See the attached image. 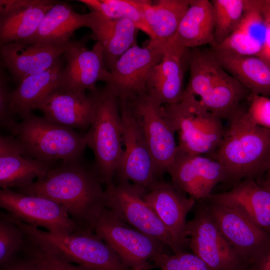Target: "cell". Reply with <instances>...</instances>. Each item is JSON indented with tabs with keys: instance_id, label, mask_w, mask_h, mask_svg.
<instances>
[{
	"instance_id": "cell-1",
	"label": "cell",
	"mask_w": 270,
	"mask_h": 270,
	"mask_svg": "<svg viewBox=\"0 0 270 270\" xmlns=\"http://www.w3.org/2000/svg\"><path fill=\"white\" fill-rule=\"evenodd\" d=\"M102 184L94 166H90L80 160L62 162L18 192L55 202L80 226L90 229L106 207Z\"/></svg>"
},
{
	"instance_id": "cell-2",
	"label": "cell",
	"mask_w": 270,
	"mask_h": 270,
	"mask_svg": "<svg viewBox=\"0 0 270 270\" xmlns=\"http://www.w3.org/2000/svg\"><path fill=\"white\" fill-rule=\"evenodd\" d=\"M228 120L220 145L208 156L224 166L228 182L234 184L267 172L270 167V129L254 122L243 105Z\"/></svg>"
},
{
	"instance_id": "cell-3",
	"label": "cell",
	"mask_w": 270,
	"mask_h": 270,
	"mask_svg": "<svg viewBox=\"0 0 270 270\" xmlns=\"http://www.w3.org/2000/svg\"><path fill=\"white\" fill-rule=\"evenodd\" d=\"M93 104L87 146L94 156V167L102 184H113L116 172L124 154L122 122L118 97L106 86L88 94Z\"/></svg>"
},
{
	"instance_id": "cell-4",
	"label": "cell",
	"mask_w": 270,
	"mask_h": 270,
	"mask_svg": "<svg viewBox=\"0 0 270 270\" xmlns=\"http://www.w3.org/2000/svg\"><path fill=\"white\" fill-rule=\"evenodd\" d=\"M13 218L30 242L50 250L70 262L92 270H132L90 229L56 234Z\"/></svg>"
},
{
	"instance_id": "cell-5",
	"label": "cell",
	"mask_w": 270,
	"mask_h": 270,
	"mask_svg": "<svg viewBox=\"0 0 270 270\" xmlns=\"http://www.w3.org/2000/svg\"><path fill=\"white\" fill-rule=\"evenodd\" d=\"M10 132L22 146L25 155L44 162L82 160L87 146L85 133L54 124L44 116L30 114Z\"/></svg>"
},
{
	"instance_id": "cell-6",
	"label": "cell",
	"mask_w": 270,
	"mask_h": 270,
	"mask_svg": "<svg viewBox=\"0 0 270 270\" xmlns=\"http://www.w3.org/2000/svg\"><path fill=\"white\" fill-rule=\"evenodd\" d=\"M163 106L178 134L179 150L195 155L213 154L224 132L220 118L184 92L178 102Z\"/></svg>"
},
{
	"instance_id": "cell-7",
	"label": "cell",
	"mask_w": 270,
	"mask_h": 270,
	"mask_svg": "<svg viewBox=\"0 0 270 270\" xmlns=\"http://www.w3.org/2000/svg\"><path fill=\"white\" fill-rule=\"evenodd\" d=\"M147 192L129 181H118L104 190L105 206L126 224L169 246L174 253L185 251L186 248L172 237L144 200Z\"/></svg>"
},
{
	"instance_id": "cell-8",
	"label": "cell",
	"mask_w": 270,
	"mask_h": 270,
	"mask_svg": "<svg viewBox=\"0 0 270 270\" xmlns=\"http://www.w3.org/2000/svg\"><path fill=\"white\" fill-rule=\"evenodd\" d=\"M90 228L105 242L132 270H150L149 260L163 252L160 240L129 227L105 207Z\"/></svg>"
},
{
	"instance_id": "cell-9",
	"label": "cell",
	"mask_w": 270,
	"mask_h": 270,
	"mask_svg": "<svg viewBox=\"0 0 270 270\" xmlns=\"http://www.w3.org/2000/svg\"><path fill=\"white\" fill-rule=\"evenodd\" d=\"M140 126L160 178L178 150L176 131L162 105L147 94L127 100Z\"/></svg>"
},
{
	"instance_id": "cell-10",
	"label": "cell",
	"mask_w": 270,
	"mask_h": 270,
	"mask_svg": "<svg viewBox=\"0 0 270 270\" xmlns=\"http://www.w3.org/2000/svg\"><path fill=\"white\" fill-rule=\"evenodd\" d=\"M124 154L114 176L148 191L158 180L153 159L140 126L126 99L118 98Z\"/></svg>"
},
{
	"instance_id": "cell-11",
	"label": "cell",
	"mask_w": 270,
	"mask_h": 270,
	"mask_svg": "<svg viewBox=\"0 0 270 270\" xmlns=\"http://www.w3.org/2000/svg\"><path fill=\"white\" fill-rule=\"evenodd\" d=\"M189 248L210 270H236L249 264L234 250L210 216L204 202L187 222Z\"/></svg>"
},
{
	"instance_id": "cell-12",
	"label": "cell",
	"mask_w": 270,
	"mask_h": 270,
	"mask_svg": "<svg viewBox=\"0 0 270 270\" xmlns=\"http://www.w3.org/2000/svg\"><path fill=\"white\" fill-rule=\"evenodd\" d=\"M0 206L14 218L36 228H44L50 232L70 234L86 228L59 204L42 196L2 188Z\"/></svg>"
},
{
	"instance_id": "cell-13",
	"label": "cell",
	"mask_w": 270,
	"mask_h": 270,
	"mask_svg": "<svg viewBox=\"0 0 270 270\" xmlns=\"http://www.w3.org/2000/svg\"><path fill=\"white\" fill-rule=\"evenodd\" d=\"M164 45L150 40L146 46H135L117 60L106 86L118 98L129 100L146 92V82L153 68L162 58Z\"/></svg>"
},
{
	"instance_id": "cell-14",
	"label": "cell",
	"mask_w": 270,
	"mask_h": 270,
	"mask_svg": "<svg viewBox=\"0 0 270 270\" xmlns=\"http://www.w3.org/2000/svg\"><path fill=\"white\" fill-rule=\"evenodd\" d=\"M203 202L224 237L247 263L270 248V233L240 212L223 204Z\"/></svg>"
},
{
	"instance_id": "cell-15",
	"label": "cell",
	"mask_w": 270,
	"mask_h": 270,
	"mask_svg": "<svg viewBox=\"0 0 270 270\" xmlns=\"http://www.w3.org/2000/svg\"><path fill=\"white\" fill-rule=\"evenodd\" d=\"M172 184L194 200L204 201L220 182H228L224 166L204 155L192 154L178 150L167 172Z\"/></svg>"
},
{
	"instance_id": "cell-16",
	"label": "cell",
	"mask_w": 270,
	"mask_h": 270,
	"mask_svg": "<svg viewBox=\"0 0 270 270\" xmlns=\"http://www.w3.org/2000/svg\"><path fill=\"white\" fill-rule=\"evenodd\" d=\"M190 52V49L170 42L164 44L162 58L151 70L146 82V94L158 104H172L180 100Z\"/></svg>"
},
{
	"instance_id": "cell-17",
	"label": "cell",
	"mask_w": 270,
	"mask_h": 270,
	"mask_svg": "<svg viewBox=\"0 0 270 270\" xmlns=\"http://www.w3.org/2000/svg\"><path fill=\"white\" fill-rule=\"evenodd\" d=\"M66 61L61 85L80 90L94 91L96 83H107L110 72L107 69L104 57L103 48L98 42L90 50L84 41L70 40L64 54Z\"/></svg>"
},
{
	"instance_id": "cell-18",
	"label": "cell",
	"mask_w": 270,
	"mask_h": 270,
	"mask_svg": "<svg viewBox=\"0 0 270 270\" xmlns=\"http://www.w3.org/2000/svg\"><path fill=\"white\" fill-rule=\"evenodd\" d=\"M144 200L156 212L172 237L186 248L189 239L185 234L186 217L196 200L172 184L160 180L144 196Z\"/></svg>"
},
{
	"instance_id": "cell-19",
	"label": "cell",
	"mask_w": 270,
	"mask_h": 270,
	"mask_svg": "<svg viewBox=\"0 0 270 270\" xmlns=\"http://www.w3.org/2000/svg\"><path fill=\"white\" fill-rule=\"evenodd\" d=\"M57 2L51 0H0V46L32 37L46 13Z\"/></svg>"
},
{
	"instance_id": "cell-20",
	"label": "cell",
	"mask_w": 270,
	"mask_h": 270,
	"mask_svg": "<svg viewBox=\"0 0 270 270\" xmlns=\"http://www.w3.org/2000/svg\"><path fill=\"white\" fill-rule=\"evenodd\" d=\"M69 42L58 45L12 42L0 46V56L14 79L20 83L25 78L52 66L64 54Z\"/></svg>"
},
{
	"instance_id": "cell-21",
	"label": "cell",
	"mask_w": 270,
	"mask_h": 270,
	"mask_svg": "<svg viewBox=\"0 0 270 270\" xmlns=\"http://www.w3.org/2000/svg\"><path fill=\"white\" fill-rule=\"evenodd\" d=\"M37 108L54 124L83 130L90 126L93 104L85 90L71 89L60 84L45 97Z\"/></svg>"
},
{
	"instance_id": "cell-22",
	"label": "cell",
	"mask_w": 270,
	"mask_h": 270,
	"mask_svg": "<svg viewBox=\"0 0 270 270\" xmlns=\"http://www.w3.org/2000/svg\"><path fill=\"white\" fill-rule=\"evenodd\" d=\"M205 200L230 206L270 233V184L261 185L254 178H246L228 190L211 194Z\"/></svg>"
},
{
	"instance_id": "cell-23",
	"label": "cell",
	"mask_w": 270,
	"mask_h": 270,
	"mask_svg": "<svg viewBox=\"0 0 270 270\" xmlns=\"http://www.w3.org/2000/svg\"><path fill=\"white\" fill-rule=\"evenodd\" d=\"M52 162L40 160L25 155L24 150L12 135L0 136V186L2 188L26 187L35 178L44 176Z\"/></svg>"
},
{
	"instance_id": "cell-24",
	"label": "cell",
	"mask_w": 270,
	"mask_h": 270,
	"mask_svg": "<svg viewBox=\"0 0 270 270\" xmlns=\"http://www.w3.org/2000/svg\"><path fill=\"white\" fill-rule=\"evenodd\" d=\"M92 18L88 28L93 38L103 48L106 66L110 71L126 52L138 45L136 38L139 29L128 19H111L90 12Z\"/></svg>"
},
{
	"instance_id": "cell-25",
	"label": "cell",
	"mask_w": 270,
	"mask_h": 270,
	"mask_svg": "<svg viewBox=\"0 0 270 270\" xmlns=\"http://www.w3.org/2000/svg\"><path fill=\"white\" fill-rule=\"evenodd\" d=\"M262 2L263 0H248L238 26L224 42L212 48L240 56H257L262 48L266 32Z\"/></svg>"
},
{
	"instance_id": "cell-26",
	"label": "cell",
	"mask_w": 270,
	"mask_h": 270,
	"mask_svg": "<svg viewBox=\"0 0 270 270\" xmlns=\"http://www.w3.org/2000/svg\"><path fill=\"white\" fill-rule=\"evenodd\" d=\"M92 13L76 12L68 4L58 2L45 14L36 33L22 42L55 45L68 43L74 32L82 27L88 28Z\"/></svg>"
},
{
	"instance_id": "cell-27",
	"label": "cell",
	"mask_w": 270,
	"mask_h": 270,
	"mask_svg": "<svg viewBox=\"0 0 270 270\" xmlns=\"http://www.w3.org/2000/svg\"><path fill=\"white\" fill-rule=\"evenodd\" d=\"M64 66L61 58L46 70L28 76L19 83L10 94L12 115L22 119L31 114L45 97L62 84Z\"/></svg>"
},
{
	"instance_id": "cell-28",
	"label": "cell",
	"mask_w": 270,
	"mask_h": 270,
	"mask_svg": "<svg viewBox=\"0 0 270 270\" xmlns=\"http://www.w3.org/2000/svg\"><path fill=\"white\" fill-rule=\"evenodd\" d=\"M214 14L208 0H190L174 36L169 42L189 49L209 45L216 46Z\"/></svg>"
},
{
	"instance_id": "cell-29",
	"label": "cell",
	"mask_w": 270,
	"mask_h": 270,
	"mask_svg": "<svg viewBox=\"0 0 270 270\" xmlns=\"http://www.w3.org/2000/svg\"><path fill=\"white\" fill-rule=\"evenodd\" d=\"M222 67L252 94L270 96V62L212 48Z\"/></svg>"
},
{
	"instance_id": "cell-30",
	"label": "cell",
	"mask_w": 270,
	"mask_h": 270,
	"mask_svg": "<svg viewBox=\"0 0 270 270\" xmlns=\"http://www.w3.org/2000/svg\"><path fill=\"white\" fill-rule=\"evenodd\" d=\"M152 34V40L164 44L174 36L190 0H136Z\"/></svg>"
},
{
	"instance_id": "cell-31",
	"label": "cell",
	"mask_w": 270,
	"mask_h": 270,
	"mask_svg": "<svg viewBox=\"0 0 270 270\" xmlns=\"http://www.w3.org/2000/svg\"><path fill=\"white\" fill-rule=\"evenodd\" d=\"M251 93L236 79L225 72L200 100L210 112L228 120Z\"/></svg>"
},
{
	"instance_id": "cell-32",
	"label": "cell",
	"mask_w": 270,
	"mask_h": 270,
	"mask_svg": "<svg viewBox=\"0 0 270 270\" xmlns=\"http://www.w3.org/2000/svg\"><path fill=\"white\" fill-rule=\"evenodd\" d=\"M190 76L184 92L200 100L226 72L210 49H190Z\"/></svg>"
},
{
	"instance_id": "cell-33",
	"label": "cell",
	"mask_w": 270,
	"mask_h": 270,
	"mask_svg": "<svg viewBox=\"0 0 270 270\" xmlns=\"http://www.w3.org/2000/svg\"><path fill=\"white\" fill-rule=\"evenodd\" d=\"M90 12L111 19H128L152 39V31L146 22L136 0H80Z\"/></svg>"
},
{
	"instance_id": "cell-34",
	"label": "cell",
	"mask_w": 270,
	"mask_h": 270,
	"mask_svg": "<svg viewBox=\"0 0 270 270\" xmlns=\"http://www.w3.org/2000/svg\"><path fill=\"white\" fill-rule=\"evenodd\" d=\"M210 1L214 9L216 47L224 42L238 26L246 12L248 0Z\"/></svg>"
},
{
	"instance_id": "cell-35",
	"label": "cell",
	"mask_w": 270,
	"mask_h": 270,
	"mask_svg": "<svg viewBox=\"0 0 270 270\" xmlns=\"http://www.w3.org/2000/svg\"><path fill=\"white\" fill-rule=\"evenodd\" d=\"M22 229L8 214L0 220V264L2 266L14 258L16 253L24 248Z\"/></svg>"
},
{
	"instance_id": "cell-36",
	"label": "cell",
	"mask_w": 270,
	"mask_h": 270,
	"mask_svg": "<svg viewBox=\"0 0 270 270\" xmlns=\"http://www.w3.org/2000/svg\"><path fill=\"white\" fill-rule=\"evenodd\" d=\"M24 248L30 258L42 270H92L74 264L50 250L30 242Z\"/></svg>"
},
{
	"instance_id": "cell-37",
	"label": "cell",
	"mask_w": 270,
	"mask_h": 270,
	"mask_svg": "<svg viewBox=\"0 0 270 270\" xmlns=\"http://www.w3.org/2000/svg\"><path fill=\"white\" fill-rule=\"evenodd\" d=\"M152 260L154 267L161 270H210L197 256L186 251L170 256L163 252L156 254Z\"/></svg>"
},
{
	"instance_id": "cell-38",
	"label": "cell",
	"mask_w": 270,
	"mask_h": 270,
	"mask_svg": "<svg viewBox=\"0 0 270 270\" xmlns=\"http://www.w3.org/2000/svg\"><path fill=\"white\" fill-rule=\"evenodd\" d=\"M247 112L256 124L270 129V98L250 94L246 100Z\"/></svg>"
},
{
	"instance_id": "cell-39",
	"label": "cell",
	"mask_w": 270,
	"mask_h": 270,
	"mask_svg": "<svg viewBox=\"0 0 270 270\" xmlns=\"http://www.w3.org/2000/svg\"><path fill=\"white\" fill-rule=\"evenodd\" d=\"M10 92L6 84L3 74L0 78V126L10 130L17 122L12 115L10 108Z\"/></svg>"
},
{
	"instance_id": "cell-40",
	"label": "cell",
	"mask_w": 270,
	"mask_h": 270,
	"mask_svg": "<svg viewBox=\"0 0 270 270\" xmlns=\"http://www.w3.org/2000/svg\"><path fill=\"white\" fill-rule=\"evenodd\" d=\"M262 10L266 26V32L262 48L257 56L270 62V0H263Z\"/></svg>"
},
{
	"instance_id": "cell-41",
	"label": "cell",
	"mask_w": 270,
	"mask_h": 270,
	"mask_svg": "<svg viewBox=\"0 0 270 270\" xmlns=\"http://www.w3.org/2000/svg\"><path fill=\"white\" fill-rule=\"evenodd\" d=\"M1 270H42L34 262L28 258L23 260L10 261L2 266Z\"/></svg>"
},
{
	"instance_id": "cell-42",
	"label": "cell",
	"mask_w": 270,
	"mask_h": 270,
	"mask_svg": "<svg viewBox=\"0 0 270 270\" xmlns=\"http://www.w3.org/2000/svg\"><path fill=\"white\" fill-rule=\"evenodd\" d=\"M250 264L255 270H270V248L254 258Z\"/></svg>"
},
{
	"instance_id": "cell-43",
	"label": "cell",
	"mask_w": 270,
	"mask_h": 270,
	"mask_svg": "<svg viewBox=\"0 0 270 270\" xmlns=\"http://www.w3.org/2000/svg\"><path fill=\"white\" fill-rule=\"evenodd\" d=\"M236 270H255L254 268L250 264H248Z\"/></svg>"
},
{
	"instance_id": "cell-44",
	"label": "cell",
	"mask_w": 270,
	"mask_h": 270,
	"mask_svg": "<svg viewBox=\"0 0 270 270\" xmlns=\"http://www.w3.org/2000/svg\"><path fill=\"white\" fill-rule=\"evenodd\" d=\"M267 172L268 173V178L270 179V167L268 170Z\"/></svg>"
},
{
	"instance_id": "cell-45",
	"label": "cell",
	"mask_w": 270,
	"mask_h": 270,
	"mask_svg": "<svg viewBox=\"0 0 270 270\" xmlns=\"http://www.w3.org/2000/svg\"><path fill=\"white\" fill-rule=\"evenodd\" d=\"M266 180H267L270 184V179L268 178Z\"/></svg>"
}]
</instances>
